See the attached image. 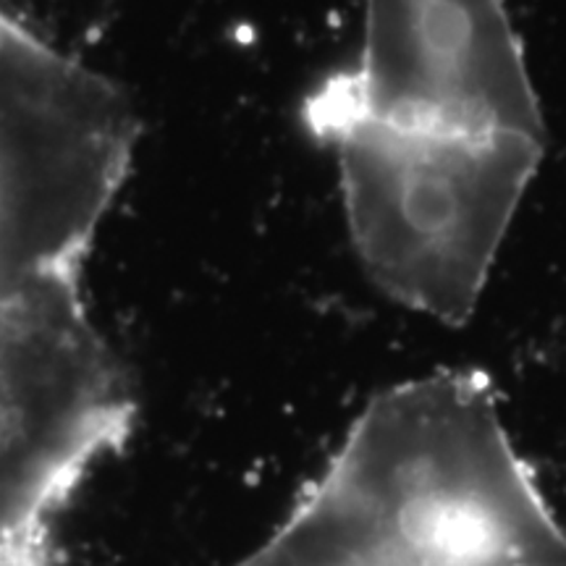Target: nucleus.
<instances>
[{
    "label": "nucleus",
    "instance_id": "nucleus-1",
    "mask_svg": "<svg viewBox=\"0 0 566 566\" xmlns=\"http://www.w3.org/2000/svg\"><path fill=\"white\" fill-rule=\"evenodd\" d=\"M304 124L334 153L367 279L417 315L454 328L470 323L546 137L378 118L315 92Z\"/></svg>",
    "mask_w": 566,
    "mask_h": 566
},
{
    "label": "nucleus",
    "instance_id": "nucleus-2",
    "mask_svg": "<svg viewBox=\"0 0 566 566\" xmlns=\"http://www.w3.org/2000/svg\"><path fill=\"white\" fill-rule=\"evenodd\" d=\"M134 142L116 84L0 9V294L80 275Z\"/></svg>",
    "mask_w": 566,
    "mask_h": 566
},
{
    "label": "nucleus",
    "instance_id": "nucleus-3",
    "mask_svg": "<svg viewBox=\"0 0 566 566\" xmlns=\"http://www.w3.org/2000/svg\"><path fill=\"white\" fill-rule=\"evenodd\" d=\"M129 415L126 380L80 281L0 294V566H42L45 520L122 441Z\"/></svg>",
    "mask_w": 566,
    "mask_h": 566
},
{
    "label": "nucleus",
    "instance_id": "nucleus-4",
    "mask_svg": "<svg viewBox=\"0 0 566 566\" xmlns=\"http://www.w3.org/2000/svg\"><path fill=\"white\" fill-rule=\"evenodd\" d=\"M315 95L396 122L546 137L504 0H365L357 63Z\"/></svg>",
    "mask_w": 566,
    "mask_h": 566
}]
</instances>
